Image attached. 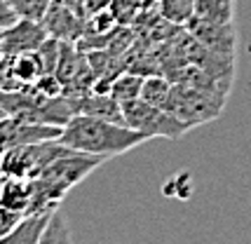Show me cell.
<instances>
[{
    "label": "cell",
    "mask_w": 251,
    "mask_h": 244,
    "mask_svg": "<svg viewBox=\"0 0 251 244\" xmlns=\"http://www.w3.org/2000/svg\"><path fill=\"white\" fill-rule=\"evenodd\" d=\"M151 139L153 136L136 132L127 124H118V122L77 113L75 118L61 129L59 144L68 146L73 150H80V153H89V155L113 157L129 153L131 148L148 144Z\"/></svg>",
    "instance_id": "6da1fadb"
},
{
    "label": "cell",
    "mask_w": 251,
    "mask_h": 244,
    "mask_svg": "<svg viewBox=\"0 0 251 244\" xmlns=\"http://www.w3.org/2000/svg\"><path fill=\"white\" fill-rule=\"evenodd\" d=\"M108 157L89 155L80 150H68L59 155L45 167L38 176L33 178V195H31V211L28 214H43V211H54L59 202L64 200L68 190L77 186L82 178L87 176L92 169L103 165Z\"/></svg>",
    "instance_id": "7a4b0ae2"
},
{
    "label": "cell",
    "mask_w": 251,
    "mask_h": 244,
    "mask_svg": "<svg viewBox=\"0 0 251 244\" xmlns=\"http://www.w3.org/2000/svg\"><path fill=\"white\" fill-rule=\"evenodd\" d=\"M223 103H226V92L221 89L200 87L193 82H176L169 111L188 122L190 127H197L209 120H216L223 111Z\"/></svg>",
    "instance_id": "3957f363"
},
{
    "label": "cell",
    "mask_w": 251,
    "mask_h": 244,
    "mask_svg": "<svg viewBox=\"0 0 251 244\" xmlns=\"http://www.w3.org/2000/svg\"><path fill=\"white\" fill-rule=\"evenodd\" d=\"M122 113H125V122L127 127L143 132L153 139H181L186 132H190L193 127L183 122L181 118H176L172 111L153 106L143 99H134V101H125L122 103Z\"/></svg>",
    "instance_id": "277c9868"
},
{
    "label": "cell",
    "mask_w": 251,
    "mask_h": 244,
    "mask_svg": "<svg viewBox=\"0 0 251 244\" xmlns=\"http://www.w3.org/2000/svg\"><path fill=\"white\" fill-rule=\"evenodd\" d=\"M61 129L64 127L26 122V120H19V118H5L0 122V155L12 150V148H19V146L54 141V139L61 136Z\"/></svg>",
    "instance_id": "5b68a950"
},
{
    "label": "cell",
    "mask_w": 251,
    "mask_h": 244,
    "mask_svg": "<svg viewBox=\"0 0 251 244\" xmlns=\"http://www.w3.org/2000/svg\"><path fill=\"white\" fill-rule=\"evenodd\" d=\"M183 28L190 33V38H195L202 47H207L209 52L221 56H235V45H237L235 24H209L193 17Z\"/></svg>",
    "instance_id": "8992f818"
},
{
    "label": "cell",
    "mask_w": 251,
    "mask_h": 244,
    "mask_svg": "<svg viewBox=\"0 0 251 244\" xmlns=\"http://www.w3.org/2000/svg\"><path fill=\"white\" fill-rule=\"evenodd\" d=\"M47 38H50V33L45 31L43 22L19 19L17 24H12L10 28L2 31V49H5V56L38 52Z\"/></svg>",
    "instance_id": "52a82bcc"
},
{
    "label": "cell",
    "mask_w": 251,
    "mask_h": 244,
    "mask_svg": "<svg viewBox=\"0 0 251 244\" xmlns=\"http://www.w3.org/2000/svg\"><path fill=\"white\" fill-rule=\"evenodd\" d=\"M85 24L87 19H82L80 14L68 10L61 2H52L50 12L43 19V26L50 33V38H56L61 43H77L85 35Z\"/></svg>",
    "instance_id": "ba28073f"
},
{
    "label": "cell",
    "mask_w": 251,
    "mask_h": 244,
    "mask_svg": "<svg viewBox=\"0 0 251 244\" xmlns=\"http://www.w3.org/2000/svg\"><path fill=\"white\" fill-rule=\"evenodd\" d=\"M77 113L118 122V124H127L125 113H122V103L115 97H110L108 92H89L85 97H77Z\"/></svg>",
    "instance_id": "9c48e42d"
},
{
    "label": "cell",
    "mask_w": 251,
    "mask_h": 244,
    "mask_svg": "<svg viewBox=\"0 0 251 244\" xmlns=\"http://www.w3.org/2000/svg\"><path fill=\"white\" fill-rule=\"evenodd\" d=\"M52 211L43 214H26L12 225L5 235H0V244H38L40 233H43L45 223L50 219Z\"/></svg>",
    "instance_id": "30bf717a"
},
{
    "label": "cell",
    "mask_w": 251,
    "mask_h": 244,
    "mask_svg": "<svg viewBox=\"0 0 251 244\" xmlns=\"http://www.w3.org/2000/svg\"><path fill=\"white\" fill-rule=\"evenodd\" d=\"M237 0H195V17L209 24H235Z\"/></svg>",
    "instance_id": "8fae6325"
},
{
    "label": "cell",
    "mask_w": 251,
    "mask_h": 244,
    "mask_svg": "<svg viewBox=\"0 0 251 244\" xmlns=\"http://www.w3.org/2000/svg\"><path fill=\"white\" fill-rule=\"evenodd\" d=\"M172 92H174V82H172V80L162 78V75H148V78L143 80L141 99L148 101V103H153V106H160V108H167V111H169Z\"/></svg>",
    "instance_id": "7c38bea8"
},
{
    "label": "cell",
    "mask_w": 251,
    "mask_h": 244,
    "mask_svg": "<svg viewBox=\"0 0 251 244\" xmlns=\"http://www.w3.org/2000/svg\"><path fill=\"white\" fill-rule=\"evenodd\" d=\"M157 12L172 26H186L195 17V0H157Z\"/></svg>",
    "instance_id": "4fadbf2b"
},
{
    "label": "cell",
    "mask_w": 251,
    "mask_h": 244,
    "mask_svg": "<svg viewBox=\"0 0 251 244\" xmlns=\"http://www.w3.org/2000/svg\"><path fill=\"white\" fill-rule=\"evenodd\" d=\"M38 244H73L71 228H68L66 216L61 214V209H59V207L50 214V219H47V223H45L43 233H40Z\"/></svg>",
    "instance_id": "5bb4252c"
},
{
    "label": "cell",
    "mask_w": 251,
    "mask_h": 244,
    "mask_svg": "<svg viewBox=\"0 0 251 244\" xmlns=\"http://www.w3.org/2000/svg\"><path fill=\"white\" fill-rule=\"evenodd\" d=\"M143 80L139 73H125V75H118L108 85V94L115 97V99L125 103V101H134V99H141V87H143Z\"/></svg>",
    "instance_id": "9a60e30c"
},
{
    "label": "cell",
    "mask_w": 251,
    "mask_h": 244,
    "mask_svg": "<svg viewBox=\"0 0 251 244\" xmlns=\"http://www.w3.org/2000/svg\"><path fill=\"white\" fill-rule=\"evenodd\" d=\"M54 0H14L17 14L22 19H31V22H43L45 14L50 12Z\"/></svg>",
    "instance_id": "2e32d148"
},
{
    "label": "cell",
    "mask_w": 251,
    "mask_h": 244,
    "mask_svg": "<svg viewBox=\"0 0 251 244\" xmlns=\"http://www.w3.org/2000/svg\"><path fill=\"white\" fill-rule=\"evenodd\" d=\"M19 19H22V17L17 14L14 2H12V0H0V31L10 28L12 24H17Z\"/></svg>",
    "instance_id": "e0dca14e"
},
{
    "label": "cell",
    "mask_w": 251,
    "mask_h": 244,
    "mask_svg": "<svg viewBox=\"0 0 251 244\" xmlns=\"http://www.w3.org/2000/svg\"><path fill=\"white\" fill-rule=\"evenodd\" d=\"M110 2L113 0H85V12H87V19L92 14H99L103 10H110Z\"/></svg>",
    "instance_id": "ac0fdd59"
},
{
    "label": "cell",
    "mask_w": 251,
    "mask_h": 244,
    "mask_svg": "<svg viewBox=\"0 0 251 244\" xmlns=\"http://www.w3.org/2000/svg\"><path fill=\"white\" fill-rule=\"evenodd\" d=\"M54 2H61L68 10H73L75 14H80L82 19H87V12H85V0H54Z\"/></svg>",
    "instance_id": "d6986e66"
},
{
    "label": "cell",
    "mask_w": 251,
    "mask_h": 244,
    "mask_svg": "<svg viewBox=\"0 0 251 244\" xmlns=\"http://www.w3.org/2000/svg\"><path fill=\"white\" fill-rule=\"evenodd\" d=\"M5 59V49H2V31H0V61Z\"/></svg>",
    "instance_id": "ffe728a7"
},
{
    "label": "cell",
    "mask_w": 251,
    "mask_h": 244,
    "mask_svg": "<svg viewBox=\"0 0 251 244\" xmlns=\"http://www.w3.org/2000/svg\"><path fill=\"white\" fill-rule=\"evenodd\" d=\"M5 118H7V113H5V111H2V108H0V122L5 120Z\"/></svg>",
    "instance_id": "44dd1931"
},
{
    "label": "cell",
    "mask_w": 251,
    "mask_h": 244,
    "mask_svg": "<svg viewBox=\"0 0 251 244\" xmlns=\"http://www.w3.org/2000/svg\"><path fill=\"white\" fill-rule=\"evenodd\" d=\"M12 2H14V0H12Z\"/></svg>",
    "instance_id": "7402d4cb"
}]
</instances>
